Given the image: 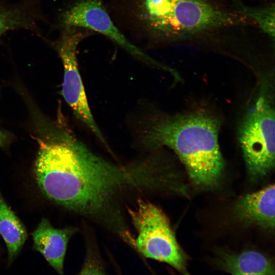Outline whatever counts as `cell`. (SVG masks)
Instances as JSON below:
<instances>
[{"label":"cell","mask_w":275,"mask_h":275,"mask_svg":"<svg viewBox=\"0 0 275 275\" xmlns=\"http://www.w3.org/2000/svg\"><path fill=\"white\" fill-rule=\"evenodd\" d=\"M219 128V120L205 112L156 115L142 131L141 143L149 149L173 150L193 182L208 189L218 185L224 170Z\"/></svg>","instance_id":"cell-1"},{"label":"cell","mask_w":275,"mask_h":275,"mask_svg":"<svg viewBox=\"0 0 275 275\" xmlns=\"http://www.w3.org/2000/svg\"><path fill=\"white\" fill-rule=\"evenodd\" d=\"M141 14L154 34L173 41L249 22L238 12L221 9L208 0H142Z\"/></svg>","instance_id":"cell-2"},{"label":"cell","mask_w":275,"mask_h":275,"mask_svg":"<svg viewBox=\"0 0 275 275\" xmlns=\"http://www.w3.org/2000/svg\"><path fill=\"white\" fill-rule=\"evenodd\" d=\"M274 126L273 100L263 89L243 118L238 131L247 171L254 179L262 178L274 169Z\"/></svg>","instance_id":"cell-3"},{"label":"cell","mask_w":275,"mask_h":275,"mask_svg":"<svg viewBox=\"0 0 275 275\" xmlns=\"http://www.w3.org/2000/svg\"><path fill=\"white\" fill-rule=\"evenodd\" d=\"M128 212L137 236L134 246L145 257L164 262L187 273L186 257L179 245L170 221L153 203L139 199Z\"/></svg>","instance_id":"cell-4"},{"label":"cell","mask_w":275,"mask_h":275,"mask_svg":"<svg viewBox=\"0 0 275 275\" xmlns=\"http://www.w3.org/2000/svg\"><path fill=\"white\" fill-rule=\"evenodd\" d=\"M82 34L76 28L65 27L59 38L52 43L63 66L62 94L75 116L84 123L110 150L98 127L89 105L85 88L79 71L77 49Z\"/></svg>","instance_id":"cell-5"},{"label":"cell","mask_w":275,"mask_h":275,"mask_svg":"<svg viewBox=\"0 0 275 275\" xmlns=\"http://www.w3.org/2000/svg\"><path fill=\"white\" fill-rule=\"evenodd\" d=\"M60 21L65 27L87 28L100 33L136 58L172 74L175 72L155 61L129 41L114 24L100 0H79L62 13Z\"/></svg>","instance_id":"cell-6"},{"label":"cell","mask_w":275,"mask_h":275,"mask_svg":"<svg viewBox=\"0 0 275 275\" xmlns=\"http://www.w3.org/2000/svg\"><path fill=\"white\" fill-rule=\"evenodd\" d=\"M76 231L73 227L56 228L43 218L33 233L34 248L59 274H63L67 245Z\"/></svg>","instance_id":"cell-7"},{"label":"cell","mask_w":275,"mask_h":275,"mask_svg":"<svg viewBox=\"0 0 275 275\" xmlns=\"http://www.w3.org/2000/svg\"><path fill=\"white\" fill-rule=\"evenodd\" d=\"M274 190L272 184L239 198L234 207L235 215L244 224L273 229Z\"/></svg>","instance_id":"cell-8"},{"label":"cell","mask_w":275,"mask_h":275,"mask_svg":"<svg viewBox=\"0 0 275 275\" xmlns=\"http://www.w3.org/2000/svg\"><path fill=\"white\" fill-rule=\"evenodd\" d=\"M40 0H0V39L10 31L28 30L39 34L44 17Z\"/></svg>","instance_id":"cell-9"},{"label":"cell","mask_w":275,"mask_h":275,"mask_svg":"<svg viewBox=\"0 0 275 275\" xmlns=\"http://www.w3.org/2000/svg\"><path fill=\"white\" fill-rule=\"evenodd\" d=\"M220 267L232 274H274V265L265 255L255 251L225 254L218 261Z\"/></svg>","instance_id":"cell-10"},{"label":"cell","mask_w":275,"mask_h":275,"mask_svg":"<svg viewBox=\"0 0 275 275\" xmlns=\"http://www.w3.org/2000/svg\"><path fill=\"white\" fill-rule=\"evenodd\" d=\"M0 235L8 251V263L11 265L21 251L28 237L26 230L8 206L0 191Z\"/></svg>","instance_id":"cell-11"},{"label":"cell","mask_w":275,"mask_h":275,"mask_svg":"<svg viewBox=\"0 0 275 275\" xmlns=\"http://www.w3.org/2000/svg\"><path fill=\"white\" fill-rule=\"evenodd\" d=\"M236 11L246 17L259 26L260 29L274 42V5L258 8L248 6L239 0H231Z\"/></svg>","instance_id":"cell-12"},{"label":"cell","mask_w":275,"mask_h":275,"mask_svg":"<svg viewBox=\"0 0 275 275\" xmlns=\"http://www.w3.org/2000/svg\"><path fill=\"white\" fill-rule=\"evenodd\" d=\"M7 140V135L0 129V147L6 145Z\"/></svg>","instance_id":"cell-13"}]
</instances>
